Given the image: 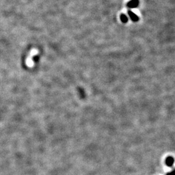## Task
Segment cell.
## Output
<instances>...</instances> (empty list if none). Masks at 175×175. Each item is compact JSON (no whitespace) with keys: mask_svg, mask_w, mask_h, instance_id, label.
Listing matches in <instances>:
<instances>
[{"mask_svg":"<svg viewBox=\"0 0 175 175\" xmlns=\"http://www.w3.org/2000/svg\"><path fill=\"white\" fill-rule=\"evenodd\" d=\"M174 158L173 156H168L165 160V164L167 165L168 167H172L174 164Z\"/></svg>","mask_w":175,"mask_h":175,"instance_id":"obj_1","label":"cell"},{"mask_svg":"<svg viewBox=\"0 0 175 175\" xmlns=\"http://www.w3.org/2000/svg\"><path fill=\"white\" fill-rule=\"evenodd\" d=\"M128 14L129 15L130 19L133 21H138L139 20V18L138 17V16L135 14H134L133 12H132L131 11H128Z\"/></svg>","mask_w":175,"mask_h":175,"instance_id":"obj_2","label":"cell"},{"mask_svg":"<svg viewBox=\"0 0 175 175\" xmlns=\"http://www.w3.org/2000/svg\"><path fill=\"white\" fill-rule=\"evenodd\" d=\"M138 3L139 2H138V0H132V1L128 3L127 6L130 7V8H134V7L138 6Z\"/></svg>","mask_w":175,"mask_h":175,"instance_id":"obj_3","label":"cell"},{"mask_svg":"<svg viewBox=\"0 0 175 175\" xmlns=\"http://www.w3.org/2000/svg\"><path fill=\"white\" fill-rule=\"evenodd\" d=\"M121 20L123 23H127L128 21L127 17L126 16V15L121 14Z\"/></svg>","mask_w":175,"mask_h":175,"instance_id":"obj_4","label":"cell"},{"mask_svg":"<svg viewBox=\"0 0 175 175\" xmlns=\"http://www.w3.org/2000/svg\"><path fill=\"white\" fill-rule=\"evenodd\" d=\"M167 175H175V171L173 170L171 172H169V173H167Z\"/></svg>","mask_w":175,"mask_h":175,"instance_id":"obj_5","label":"cell"}]
</instances>
